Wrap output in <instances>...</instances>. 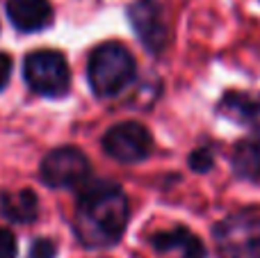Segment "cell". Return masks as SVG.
Returning <instances> with one entry per match:
<instances>
[{
    "label": "cell",
    "instance_id": "1",
    "mask_svg": "<svg viewBox=\"0 0 260 258\" xmlns=\"http://www.w3.org/2000/svg\"><path fill=\"white\" fill-rule=\"evenodd\" d=\"M130 219L128 197L117 183L89 181L78 192L73 233L87 249H108L123 238Z\"/></svg>",
    "mask_w": 260,
    "mask_h": 258
},
{
    "label": "cell",
    "instance_id": "2",
    "mask_svg": "<svg viewBox=\"0 0 260 258\" xmlns=\"http://www.w3.org/2000/svg\"><path fill=\"white\" fill-rule=\"evenodd\" d=\"M137 64L130 50L119 41H108L91 50L87 64L89 87L99 99H112L135 80Z\"/></svg>",
    "mask_w": 260,
    "mask_h": 258
},
{
    "label": "cell",
    "instance_id": "3",
    "mask_svg": "<svg viewBox=\"0 0 260 258\" xmlns=\"http://www.w3.org/2000/svg\"><path fill=\"white\" fill-rule=\"evenodd\" d=\"M219 258H260V210L242 208L212 227Z\"/></svg>",
    "mask_w": 260,
    "mask_h": 258
},
{
    "label": "cell",
    "instance_id": "4",
    "mask_svg": "<svg viewBox=\"0 0 260 258\" xmlns=\"http://www.w3.org/2000/svg\"><path fill=\"white\" fill-rule=\"evenodd\" d=\"M23 78L35 94L59 99L71 87V69L59 50H32L23 59Z\"/></svg>",
    "mask_w": 260,
    "mask_h": 258
},
{
    "label": "cell",
    "instance_id": "5",
    "mask_svg": "<svg viewBox=\"0 0 260 258\" xmlns=\"http://www.w3.org/2000/svg\"><path fill=\"white\" fill-rule=\"evenodd\" d=\"M39 176L48 187H82L89 183L91 165L76 146H59L44 155Z\"/></svg>",
    "mask_w": 260,
    "mask_h": 258
},
{
    "label": "cell",
    "instance_id": "6",
    "mask_svg": "<svg viewBox=\"0 0 260 258\" xmlns=\"http://www.w3.org/2000/svg\"><path fill=\"white\" fill-rule=\"evenodd\" d=\"M103 151L121 165H137L146 160L153 151V137L148 128L139 121L114 123L103 135Z\"/></svg>",
    "mask_w": 260,
    "mask_h": 258
},
{
    "label": "cell",
    "instance_id": "7",
    "mask_svg": "<svg viewBox=\"0 0 260 258\" xmlns=\"http://www.w3.org/2000/svg\"><path fill=\"white\" fill-rule=\"evenodd\" d=\"M126 16L139 44L155 57L162 55V50L167 48V39H169L162 5L157 0H133L126 7Z\"/></svg>",
    "mask_w": 260,
    "mask_h": 258
},
{
    "label": "cell",
    "instance_id": "8",
    "mask_svg": "<svg viewBox=\"0 0 260 258\" xmlns=\"http://www.w3.org/2000/svg\"><path fill=\"white\" fill-rule=\"evenodd\" d=\"M7 18L18 32H41L53 23L48 0H7Z\"/></svg>",
    "mask_w": 260,
    "mask_h": 258
},
{
    "label": "cell",
    "instance_id": "9",
    "mask_svg": "<svg viewBox=\"0 0 260 258\" xmlns=\"http://www.w3.org/2000/svg\"><path fill=\"white\" fill-rule=\"evenodd\" d=\"M153 249L157 254H178L180 258H208V249L197 233H192L187 227H174L160 231L151 240Z\"/></svg>",
    "mask_w": 260,
    "mask_h": 258
},
{
    "label": "cell",
    "instance_id": "10",
    "mask_svg": "<svg viewBox=\"0 0 260 258\" xmlns=\"http://www.w3.org/2000/svg\"><path fill=\"white\" fill-rule=\"evenodd\" d=\"M217 114L231 119L238 126H253L260 119V91L229 89L217 103Z\"/></svg>",
    "mask_w": 260,
    "mask_h": 258
},
{
    "label": "cell",
    "instance_id": "11",
    "mask_svg": "<svg viewBox=\"0 0 260 258\" xmlns=\"http://www.w3.org/2000/svg\"><path fill=\"white\" fill-rule=\"evenodd\" d=\"M231 169L240 181L260 183V126L235 142L231 153Z\"/></svg>",
    "mask_w": 260,
    "mask_h": 258
},
{
    "label": "cell",
    "instance_id": "12",
    "mask_svg": "<svg viewBox=\"0 0 260 258\" xmlns=\"http://www.w3.org/2000/svg\"><path fill=\"white\" fill-rule=\"evenodd\" d=\"M0 213L14 224H32L39 217V199L32 190L0 192Z\"/></svg>",
    "mask_w": 260,
    "mask_h": 258
},
{
    "label": "cell",
    "instance_id": "13",
    "mask_svg": "<svg viewBox=\"0 0 260 258\" xmlns=\"http://www.w3.org/2000/svg\"><path fill=\"white\" fill-rule=\"evenodd\" d=\"M189 169L197 174H208L212 167H215V151L210 146H199L189 153Z\"/></svg>",
    "mask_w": 260,
    "mask_h": 258
},
{
    "label": "cell",
    "instance_id": "14",
    "mask_svg": "<svg viewBox=\"0 0 260 258\" xmlns=\"http://www.w3.org/2000/svg\"><path fill=\"white\" fill-rule=\"evenodd\" d=\"M57 256V242L50 238H35V242L30 245L27 258H55Z\"/></svg>",
    "mask_w": 260,
    "mask_h": 258
},
{
    "label": "cell",
    "instance_id": "15",
    "mask_svg": "<svg viewBox=\"0 0 260 258\" xmlns=\"http://www.w3.org/2000/svg\"><path fill=\"white\" fill-rule=\"evenodd\" d=\"M18 245L9 229H0V258H16Z\"/></svg>",
    "mask_w": 260,
    "mask_h": 258
},
{
    "label": "cell",
    "instance_id": "16",
    "mask_svg": "<svg viewBox=\"0 0 260 258\" xmlns=\"http://www.w3.org/2000/svg\"><path fill=\"white\" fill-rule=\"evenodd\" d=\"M9 78H12V59L7 53H0V91L7 87Z\"/></svg>",
    "mask_w": 260,
    "mask_h": 258
}]
</instances>
